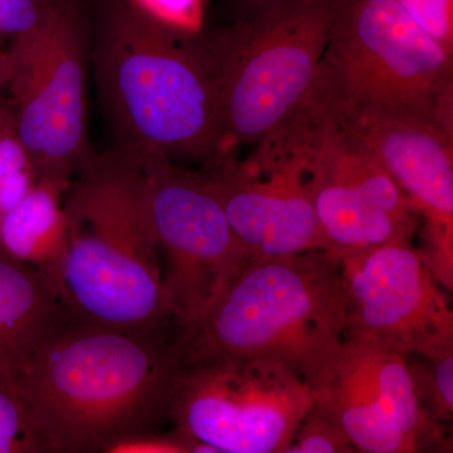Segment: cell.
<instances>
[{
    "instance_id": "cell-1",
    "label": "cell",
    "mask_w": 453,
    "mask_h": 453,
    "mask_svg": "<svg viewBox=\"0 0 453 453\" xmlns=\"http://www.w3.org/2000/svg\"><path fill=\"white\" fill-rule=\"evenodd\" d=\"M181 360L179 330L73 321L29 357L17 390L50 452L105 453L168 419Z\"/></svg>"
},
{
    "instance_id": "cell-2",
    "label": "cell",
    "mask_w": 453,
    "mask_h": 453,
    "mask_svg": "<svg viewBox=\"0 0 453 453\" xmlns=\"http://www.w3.org/2000/svg\"><path fill=\"white\" fill-rule=\"evenodd\" d=\"M67 229L47 270L79 323L127 332L175 326L144 179L129 146L88 162L64 195Z\"/></svg>"
},
{
    "instance_id": "cell-3",
    "label": "cell",
    "mask_w": 453,
    "mask_h": 453,
    "mask_svg": "<svg viewBox=\"0 0 453 453\" xmlns=\"http://www.w3.org/2000/svg\"><path fill=\"white\" fill-rule=\"evenodd\" d=\"M345 340L339 257L316 250L244 264L202 318L180 332L181 362L273 360L315 389Z\"/></svg>"
},
{
    "instance_id": "cell-4",
    "label": "cell",
    "mask_w": 453,
    "mask_h": 453,
    "mask_svg": "<svg viewBox=\"0 0 453 453\" xmlns=\"http://www.w3.org/2000/svg\"><path fill=\"white\" fill-rule=\"evenodd\" d=\"M149 22L127 0H106L95 65L125 145L170 159L217 160L213 71L204 43Z\"/></svg>"
},
{
    "instance_id": "cell-5",
    "label": "cell",
    "mask_w": 453,
    "mask_h": 453,
    "mask_svg": "<svg viewBox=\"0 0 453 453\" xmlns=\"http://www.w3.org/2000/svg\"><path fill=\"white\" fill-rule=\"evenodd\" d=\"M452 58L395 0H342L311 85L336 119L402 116L453 134Z\"/></svg>"
},
{
    "instance_id": "cell-6",
    "label": "cell",
    "mask_w": 453,
    "mask_h": 453,
    "mask_svg": "<svg viewBox=\"0 0 453 453\" xmlns=\"http://www.w3.org/2000/svg\"><path fill=\"white\" fill-rule=\"evenodd\" d=\"M342 2L288 3L205 42L217 107L211 170L237 159L241 145L257 144L296 106L323 58Z\"/></svg>"
},
{
    "instance_id": "cell-7",
    "label": "cell",
    "mask_w": 453,
    "mask_h": 453,
    "mask_svg": "<svg viewBox=\"0 0 453 453\" xmlns=\"http://www.w3.org/2000/svg\"><path fill=\"white\" fill-rule=\"evenodd\" d=\"M88 22L82 0H46L38 26L8 50L16 131L38 180L70 187L86 159Z\"/></svg>"
},
{
    "instance_id": "cell-8",
    "label": "cell",
    "mask_w": 453,
    "mask_h": 453,
    "mask_svg": "<svg viewBox=\"0 0 453 453\" xmlns=\"http://www.w3.org/2000/svg\"><path fill=\"white\" fill-rule=\"evenodd\" d=\"M312 402L308 381L280 363L214 357L183 365L168 419L216 453H283Z\"/></svg>"
},
{
    "instance_id": "cell-9",
    "label": "cell",
    "mask_w": 453,
    "mask_h": 453,
    "mask_svg": "<svg viewBox=\"0 0 453 453\" xmlns=\"http://www.w3.org/2000/svg\"><path fill=\"white\" fill-rule=\"evenodd\" d=\"M125 146L142 169L170 315L184 332L243 266V251L205 175L175 165L153 149Z\"/></svg>"
},
{
    "instance_id": "cell-10",
    "label": "cell",
    "mask_w": 453,
    "mask_h": 453,
    "mask_svg": "<svg viewBox=\"0 0 453 453\" xmlns=\"http://www.w3.org/2000/svg\"><path fill=\"white\" fill-rule=\"evenodd\" d=\"M347 339L405 356L453 347V311L442 286L412 241H393L338 256Z\"/></svg>"
},
{
    "instance_id": "cell-11",
    "label": "cell",
    "mask_w": 453,
    "mask_h": 453,
    "mask_svg": "<svg viewBox=\"0 0 453 453\" xmlns=\"http://www.w3.org/2000/svg\"><path fill=\"white\" fill-rule=\"evenodd\" d=\"M312 396L357 452H432L440 440L407 356L378 342L345 340Z\"/></svg>"
},
{
    "instance_id": "cell-12",
    "label": "cell",
    "mask_w": 453,
    "mask_h": 453,
    "mask_svg": "<svg viewBox=\"0 0 453 453\" xmlns=\"http://www.w3.org/2000/svg\"><path fill=\"white\" fill-rule=\"evenodd\" d=\"M327 251L412 241L419 213L357 136L333 124L299 155Z\"/></svg>"
},
{
    "instance_id": "cell-13",
    "label": "cell",
    "mask_w": 453,
    "mask_h": 453,
    "mask_svg": "<svg viewBox=\"0 0 453 453\" xmlns=\"http://www.w3.org/2000/svg\"><path fill=\"white\" fill-rule=\"evenodd\" d=\"M205 177L241 244L244 264L326 250L300 170L256 168L235 159Z\"/></svg>"
},
{
    "instance_id": "cell-14",
    "label": "cell",
    "mask_w": 453,
    "mask_h": 453,
    "mask_svg": "<svg viewBox=\"0 0 453 453\" xmlns=\"http://www.w3.org/2000/svg\"><path fill=\"white\" fill-rule=\"evenodd\" d=\"M357 136L425 217L423 241H453V135L440 125L402 116L338 119Z\"/></svg>"
},
{
    "instance_id": "cell-15",
    "label": "cell",
    "mask_w": 453,
    "mask_h": 453,
    "mask_svg": "<svg viewBox=\"0 0 453 453\" xmlns=\"http://www.w3.org/2000/svg\"><path fill=\"white\" fill-rule=\"evenodd\" d=\"M73 321L46 271L0 252V378L17 389L29 357Z\"/></svg>"
},
{
    "instance_id": "cell-16",
    "label": "cell",
    "mask_w": 453,
    "mask_h": 453,
    "mask_svg": "<svg viewBox=\"0 0 453 453\" xmlns=\"http://www.w3.org/2000/svg\"><path fill=\"white\" fill-rule=\"evenodd\" d=\"M65 190L50 181L38 180L31 192L0 219V252L28 266L50 270L65 246Z\"/></svg>"
},
{
    "instance_id": "cell-17",
    "label": "cell",
    "mask_w": 453,
    "mask_h": 453,
    "mask_svg": "<svg viewBox=\"0 0 453 453\" xmlns=\"http://www.w3.org/2000/svg\"><path fill=\"white\" fill-rule=\"evenodd\" d=\"M37 172L16 129L0 138V219L35 186Z\"/></svg>"
},
{
    "instance_id": "cell-18",
    "label": "cell",
    "mask_w": 453,
    "mask_h": 453,
    "mask_svg": "<svg viewBox=\"0 0 453 453\" xmlns=\"http://www.w3.org/2000/svg\"><path fill=\"white\" fill-rule=\"evenodd\" d=\"M50 452L22 396L0 378V453Z\"/></svg>"
},
{
    "instance_id": "cell-19",
    "label": "cell",
    "mask_w": 453,
    "mask_h": 453,
    "mask_svg": "<svg viewBox=\"0 0 453 453\" xmlns=\"http://www.w3.org/2000/svg\"><path fill=\"white\" fill-rule=\"evenodd\" d=\"M426 401L441 422L453 414V347L431 357L407 356Z\"/></svg>"
},
{
    "instance_id": "cell-20",
    "label": "cell",
    "mask_w": 453,
    "mask_h": 453,
    "mask_svg": "<svg viewBox=\"0 0 453 453\" xmlns=\"http://www.w3.org/2000/svg\"><path fill=\"white\" fill-rule=\"evenodd\" d=\"M342 429L312 402L283 453H357Z\"/></svg>"
},
{
    "instance_id": "cell-21",
    "label": "cell",
    "mask_w": 453,
    "mask_h": 453,
    "mask_svg": "<svg viewBox=\"0 0 453 453\" xmlns=\"http://www.w3.org/2000/svg\"><path fill=\"white\" fill-rule=\"evenodd\" d=\"M154 25L181 35H196L204 20V0H127Z\"/></svg>"
},
{
    "instance_id": "cell-22",
    "label": "cell",
    "mask_w": 453,
    "mask_h": 453,
    "mask_svg": "<svg viewBox=\"0 0 453 453\" xmlns=\"http://www.w3.org/2000/svg\"><path fill=\"white\" fill-rule=\"evenodd\" d=\"M414 23L453 53V0H395Z\"/></svg>"
},
{
    "instance_id": "cell-23",
    "label": "cell",
    "mask_w": 453,
    "mask_h": 453,
    "mask_svg": "<svg viewBox=\"0 0 453 453\" xmlns=\"http://www.w3.org/2000/svg\"><path fill=\"white\" fill-rule=\"evenodd\" d=\"M105 453H216L210 446L181 436L173 429L169 434L142 432L115 441Z\"/></svg>"
},
{
    "instance_id": "cell-24",
    "label": "cell",
    "mask_w": 453,
    "mask_h": 453,
    "mask_svg": "<svg viewBox=\"0 0 453 453\" xmlns=\"http://www.w3.org/2000/svg\"><path fill=\"white\" fill-rule=\"evenodd\" d=\"M46 0H0V35L16 37L41 22Z\"/></svg>"
},
{
    "instance_id": "cell-25",
    "label": "cell",
    "mask_w": 453,
    "mask_h": 453,
    "mask_svg": "<svg viewBox=\"0 0 453 453\" xmlns=\"http://www.w3.org/2000/svg\"><path fill=\"white\" fill-rule=\"evenodd\" d=\"M13 129H16L13 107L0 103V138Z\"/></svg>"
},
{
    "instance_id": "cell-26",
    "label": "cell",
    "mask_w": 453,
    "mask_h": 453,
    "mask_svg": "<svg viewBox=\"0 0 453 453\" xmlns=\"http://www.w3.org/2000/svg\"><path fill=\"white\" fill-rule=\"evenodd\" d=\"M12 76V61L8 50L0 49V82L4 83L8 88L9 80Z\"/></svg>"
},
{
    "instance_id": "cell-27",
    "label": "cell",
    "mask_w": 453,
    "mask_h": 453,
    "mask_svg": "<svg viewBox=\"0 0 453 453\" xmlns=\"http://www.w3.org/2000/svg\"><path fill=\"white\" fill-rule=\"evenodd\" d=\"M294 2H301V0H251L253 7L256 9L255 16L264 13V12L270 11V9Z\"/></svg>"
},
{
    "instance_id": "cell-28",
    "label": "cell",
    "mask_w": 453,
    "mask_h": 453,
    "mask_svg": "<svg viewBox=\"0 0 453 453\" xmlns=\"http://www.w3.org/2000/svg\"><path fill=\"white\" fill-rule=\"evenodd\" d=\"M5 88V85H4V83L0 82V88Z\"/></svg>"
}]
</instances>
